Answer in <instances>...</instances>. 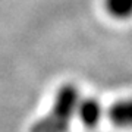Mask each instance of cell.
Instances as JSON below:
<instances>
[{
    "label": "cell",
    "mask_w": 132,
    "mask_h": 132,
    "mask_svg": "<svg viewBox=\"0 0 132 132\" xmlns=\"http://www.w3.org/2000/svg\"><path fill=\"white\" fill-rule=\"evenodd\" d=\"M76 112H78L81 123L85 128H95L103 116V107L98 100L95 98H85L79 101Z\"/></svg>",
    "instance_id": "2"
},
{
    "label": "cell",
    "mask_w": 132,
    "mask_h": 132,
    "mask_svg": "<svg viewBox=\"0 0 132 132\" xmlns=\"http://www.w3.org/2000/svg\"><path fill=\"white\" fill-rule=\"evenodd\" d=\"M79 103V91L73 84H63L54 95L52 110L38 119L29 132H66Z\"/></svg>",
    "instance_id": "1"
},
{
    "label": "cell",
    "mask_w": 132,
    "mask_h": 132,
    "mask_svg": "<svg viewBox=\"0 0 132 132\" xmlns=\"http://www.w3.org/2000/svg\"><path fill=\"white\" fill-rule=\"evenodd\" d=\"M110 122L119 128H132V98L119 100L109 109Z\"/></svg>",
    "instance_id": "3"
},
{
    "label": "cell",
    "mask_w": 132,
    "mask_h": 132,
    "mask_svg": "<svg viewBox=\"0 0 132 132\" xmlns=\"http://www.w3.org/2000/svg\"><path fill=\"white\" fill-rule=\"evenodd\" d=\"M104 9L112 18L126 21L132 18V0H103Z\"/></svg>",
    "instance_id": "4"
}]
</instances>
